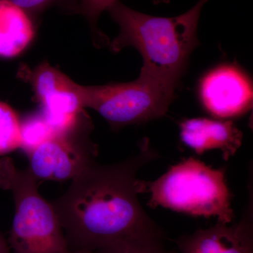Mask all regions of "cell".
<instances>
[{
  "mask_svg": "<svg viewBox=\"0 0 253 253\" xmlns=\"http://www.w3.org/2000/svg\"><path fill=\"white\" fill-rule=\"evenodd\" d=\"M201 99L210 113L219 118L236 117L251 108V82L239 68L222 66L206 75L200 86Z\"/></svg>",
  "mask_w": 253,
  "mask_h": 253,
  "instance_id": "obj_8",
  "label": "cell"
},
{
  "mask_svg": "<svg viewBox=\"0 0 253 253\" xmlns=\"http://www.w3.org/2000/svg\"><path fill=\"white\" fill-rule=\"evenodd\" d=\"M0 253H11L9 246L5 241L4 237L0 234Z\"/></svg>",
  "mask_w": 253,
  "mask_h": 253,
  "instance_id": "obj_17",
  "label": "cell"
},
{
  "mask_svg": "<svg viewBox=\"0 0 253 253\" xmlns=\"http://www.w3.org/2000/svg\"><path fill=\"white\" fill-rule=\"evenodd\" d=\"M21 121L9 105L0 101V156L21 147Z\"/></svg>",
  "mask_w": 253,
  "mask_h": 253,
  "instance_id": "obj_13",
  "label": "cell"
},
{
  "mask_svg": "<svg viewBox=\"0 0 253 253\" xmlns=\"http://www.w3.org/2000/svg\"><path fill=\"white\" fill-rule=\"evenodd\" d=\"M145 186L151 208L217 217L222 224H231L235 217L224 169H214L194 157L172 166L156 180L145 181Z\"/></svg>",
  "mask_w": 253,
  "mask_h": 253,
  "instance_id": "obj_3",
  "label": "cell"
},
{
  "mask_svg": "<svg viewBox=\"0 0 253 253\" xmlns=\"http://www.w3.org/2000/svg\"><path fill=\"white\" fill-rule=\"evenodd\" d=\"M26 11L36 23L44 11L56 7L68 14H80L81 0H9Z\"/></svg>",
  "mask_w": 253,
  "mask_h": 253,
  "instance_id": "obj_16",
  "label": "cell"
},
{
  "mask_svg": "<svg viewBox=\"0 0 253 253\" xmlns=\"http://www.w3.org/2000/svg\"><path fill=\"white\" fill-rule=\"evenodd\" d=\"M175 90L174 86L142 72L130 83L81 88L83 108L94 110L116 129L162 117Z\"/></svg>",
  "mask_w": 253,
  "mask_h": 253,
  "instance_id": "obj_5",
  "label": "cell"
},
{
  "mask_svg": "<svg viewBox=\"0 0 253 253\" xmlns=\"http://www.w3.org/2000/svg\"><path fill=\"white\" fill-rule=\"evenodd\" d=\"M29 169H18L10 158L0 159V188L10 191L15 215L9 235L14 253H72L52 204L40 194Z\"/></svg>",
  "mask_w": 253,
  "mask_h": 253,
  "instance_id": "obj_4",
  "label": "cell"
},
{
  "mask_svg": "<svg viewBox=\"0 0 253 253\" xmlns=\"http://www.w3.org/2000/svg\"><path fill=\"white\" fill-rule=\"evenodd\" d=\"M72 253H97L95 251H89V250H78L73 251Z\"/></svg>",
  "mask_w": 253,
  "mask_h": 253,
  "instance_id": "obj_18",
  "label": "cell"
},
{
  "mask_svg": "<svg viewBox=\"0 0 253 253\" xmlns=\"http://www.w3.org/2000/svg\"><path fill=\"white\" fill-rule=\"evenodd\" d=\"M181 253H253L252 208L236 224L199 229L176 239Z\"/></svg>",
  "mask_w": 253,
  "mask_h": 253,
  "instance_id": "obj_9",
  "label": "cell"
},
{
  "mask_svg": "<svg viewBox=\"0 0 253 253\" xmlns=\"http://www.w3.org/2000/svg\"><path fill=\"white\" fill-rule=\"evenodd\" d=\"M158 157L147 139L139 152L116 164L94 165L75 178L64 194L52 203L71 252L97 251L136 238L166 237L139 200L145 181L138 172Z\"/></svg>",
  "mask_w": 253,
  "mask_h": 253,
  "instance_id": "obj_1",
  "label": "cell"
},
{
  "mask_svg": "<svg viewBox=\"0 0 253 253\" xmlns=\"http://www.w3.org/2000/svg\"><path fill=\"white\" fill-rule=\"evenodd\" d=\"M55 134L56 132L42 112L29 115L21 121L20 148L29 156L35 150Z\"/></svg>",
  "mask_w": 253,
  "mask_h": 253,
  "instance_id": "obj_12",
  "label": "cell"
},
{
  "mask_svg": "<svg viewBox=\"0 0 253 253\" xmlns=\"http://www.w3.org/2000/svg\"><path fill=\"white\" fill-rule=\"evenodd\" d=\"M166 237L148 236L126 240L95 251L97 253H172L164 246Z\"/></svg>",
  "mask_w": 253,
  "mask_h": 253,
  "instance_id": "obj_14",
  "label": "cell"
},
{
  "mask_svg": "<svg viewBox=\"0 0 253 253\" xmlns=\"http://www.w3.org/2000/svg\"><path fill=\"white\" fill-rule=\"evenodd\" d=\"M19 76L33 86L41 112L56 134L72 127L86 113L82 103L81 84L47 62L33 70L23 68Z\"/></svg>",
  "mask_w": 253,
  "mask_h": 253,
  "instance_id": "obj_7",
  "label": "cell"
},
{
  "mask_svg": "<svg viewBox=\"0 0 253 253\" xmlns=\"http://www.w3.org/2000/svg\"><path fill=\"white\" fill-rule=\"evenodd\" d=\"M180 136L182 142L196 154L219 149L226 161L236 154L243 140V133L232 121L206 118H191L181 123Z\"/></svg>",
  "mask_w": 253,
  "mask_h": 253,
  "instance_id": "obj_10",
  "label": "cell"
},
{
  "mask_svg": "<svg viewBox=\"0 0 253 253\" xmlns=\"http://www.w3.org/2000/svg\"><path fill=\"white\" fill-rule=\"evenodd\" d=\"M37 23L9 0H0V57L14 58L34 38Z\"/></svg>",
  "mask_w": 253,
  "mask_h": 253,
  "instance_id": "obj_11",
  "label": "cell"
},
{
  "mask_svg": "<svg viewBox=\"0 0 253 253\" xmlns=\"http://www.w3.org/2000/svg\"><path fill=\"white\" fill-rule=\"evenodd\" d=\"M208 1L199 0L180 16L164 18L143 14L118 0L106 10L120 28L110 48L114 52L135 48L143 58L141 72L176 87L190 55L199 44L198 25Z\"/></svg>",
  "mask_w": 253,
  "mask_h": 253,
  "instance_id": "obj_2",
  "label": "cell"
},
{
  "mask_svg": "<svg viewBox=\"0 0 253 253\" xmlns=\"http://www.w3.org/2000/svg\"><path fill=\"white\" fill-rule=\"evenodd\" d=\"M118 0H81L80 14L83 15L87 20L93 35L94 44L96 46L106 44L108 41L106 36L99 31L97 23L103 11L109 9L113 3ZM169 0H153L155 4L168 3Z\"/></svg>",
  "mask_w": 253,
  "mask_h": 253,
  "instance_id": "obj_15",
  "label": "cell"
},
{
  "mask_svg": "<svg viewBox=\"0 0 253 253\" xmlns=\"http://www.w3.org/2000/svg\"><path fill=\"white\" fill-rule=\"evenodd\" d=\"M92 121L84 113L72 127L56 133L28 157L37 180H73L96 163L98 147L89 137Z\"/></svg>",
  "mask_w": 253,
  "mask_h": 253,
  "instance_id": "obj_6",
  "label": "cell"
}]
</instances>
